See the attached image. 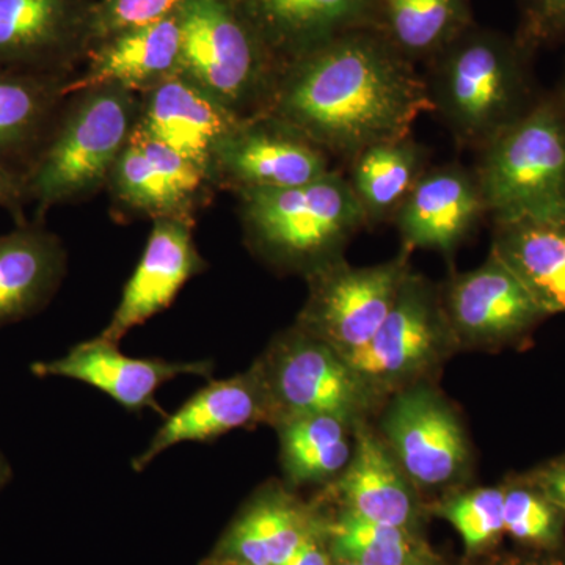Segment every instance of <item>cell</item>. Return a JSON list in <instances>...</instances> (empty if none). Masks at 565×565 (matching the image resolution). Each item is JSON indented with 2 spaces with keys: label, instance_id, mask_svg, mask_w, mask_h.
Listing matches in <instances>:
<instances>
[{
  "label": "cell",
  "instance_id": "2",
  "mask_svg": "<svg viewBox=\"0 0 565 565\" xmlns=\"http://www.w3.org/2000/svg\"><path fill=\"white\" fill-rule=\"evenodd\" d=\"M533 58L515 35L473 24L424 63L433 114L460 148L481 150L533 106Z\"/></svg>",
  "mask_w": 565,
  "mask_h": 565
},
{
  "label": "cell",
  "instance_id": "5",
  "mask_svg": "<svg viewBox=\"0 0 565 565\" xmlns=\"http://www.w3.org/2000/svg\"><path fill=\"white\" fill-rule=\"evenodd\" d=\"M478 152L476 180L493 222L565 215V104L537 96Z\"/></svg>",
  "mask_w": 565,
  "mask_h": 565
},
{
  "label": "cell",
  "instance_id": "1",
  "mask_svg": "<svg viewBox=\"0 0 565 565\" xmlns=\"http://www.w3.org/2000/svg\"><path fill=\"white\" fill-rule=\"evenodd\" d=\"M433 114L414 63L371 29H355L286 65L270 115L345 161L379 141L411 136Z\"/></svg>",
  "mask_w": 565,
  "mask_h": 565
},
{
  "label": "cell",
  "instance_id": "33",
  "mask_svg": "<svg viewBox=\"0 0 565 565\" xmlns=\"http://www.w3.org/2000/svg\"><path fill=\"white\" fill-rule=\"evenodd\" d=\"M182 3L184 0H96L93 43L111 33L170 17Z\"/></svg>",
  "mask_w": 565,
  "mask_h": 565
},
{
  "label": "cell",
  "instance_id": "9",
  "mask_svg": "<svg viewBox=\"0 0 565 565\" xmlns=\"http://www.w3.org/2000/svg\"><path fill=\"white\" fill-rule=\"evenodd\" d=\"M412 273L411 253L356 267L344 256L305 275L308 297L296 326L345 356L363 348L396 302Z\"/></svg>",
  "mask_w": 565,
  "mask_h": 565
},
{
  "label": "cell",
  "instance_id": "18",
  "mask_svg": "<svg viewBox=\"0 0 565 565\" xmlns=\"http://www.w3.org/2000/svg\"><path fill=\"white\" fill-rule=\"evenodd\" d=\"M244 120L178 73L139 95L136 128L191 159L212 180L215 152Z\"/></svg>",
  "mask_w": 565,
  "mask_h": 565
},
{
  "label": "cell",
  "instance_id": "37",
  "mask_svg": "<svg viewBox=\"0 0 565 565\" xmlns=\"http://www.w3.org/2000/svg\"><path fill=\"white\" fill-rule=\"evenodd\" d=\"M326 525L327 520L281 565H337L327 541Z\"/></svg>",
  "mask_w": 565,
  "mask_h": 565
},
{
  "label": "cell",
  "instance_id": "35",
  "mask_svg": "<svg viewBox=\"0 0 565 565\" xmlns=\"http://www.w3.org/2000/svg\"><path fill=\"white\" fill-rule=\"evenodd\" d=\"M525 478L565 512V456L541 465L525 475Z\"/></svg>",
  "mask_w": 565,
  "mask_h": 565
},
{
  "label": "cell",
  "instance_id": "34",
  "mask_svg": "<svg viewBox=\"0 0 565 565\" xmlns=\"http://www.w3.org/2000/svg\"><path fill=\"white\" fill-rule=\"evenodd\" d=\"M514 35L534 55L565 41V0H519Z\"/></svg>",
  "mask_w": 565,
  "mask_h": 565
},
{
  "label": "cell",
  "instance_id": "24",
  "mask_svg": "<svg viewBox=\"0 0 565 565\" xmlns=\"http://www.w3.org/2000/svg\"><path fill=\"white\" fill-rule=\"evenodd\" d=\"M490 252L546 316L565 313V215L493 222Z\"/></svg>",
  "mask_w": 565,
  "mask_h": 565
},
{
  "label": "cell",
  "instance_id": "11",
  "mask_svg": "<svg viewBox=\"0 0 565 565\" xmlns=\"http://www.w3.org/2000/svg\"><path fill=\"white\" fill-rule=\"evenodd\" d=\"M96 0H0V71L73 77L93 43Z\"/></svg>",
  "mask_w": 565,
  "mask_h": 565
},
{
  "label": "cell",
  "instance_id": "13",
  "mask_svg": "<svg viewBox=\"0 0 565 565\" xmlns=\"http://www.w3.org/2000/svg\"><path fill=\"white\" fill-rule=\"evenodd\" d=\"M332 172L330 156L270 115L245 118L212 162L215 188L234 193L299 188Z\"/></svg>",
  "mask_w": 565,
  "mask_h": 565
},
{
  "label": "cell",
  "instance_id": "26",
  "mask_svg": "<svg viewBox=\"0 0 565 565\" xmlns=\"http://www.w3.org/2000/svg\"><path fill=\"white\" fill-rule=\"evenodd\" d=\"M430 167V150L414 136L379 141L349 159L348 181L366 226L393 222Z\"/></svg>",
  "mask_w": 565,
  "mask_h": 565
},
{
  "label": "cell",
  "instance_id": "12",
  "mask_svg": "<svg viewBox=\"0 0 565 565\" xmlns=\"http://www.w3.org/2000/svg\"><path fill=\"white\" fill-rule=\"evenodd\" d=\"M440 294L457 351L514 345L548 318L492 252L478 269L451 275Z\"/></svg>",
  "mask_w": 565,
  "mask_h": 565
},
{
  "label": "cell",
  "instance_id": "43",
  "mask_svg": "<svg viewBox=\"0 0 565 565\" xmlns=\"http://www.w3.org/2000/svg\"><path fill=\"white\" fill-rule=\"evenodd\" d=\"M337 565H353V564L337 563Z\"/></svg>",
  "mask_w": 565,
  "mask_h": 565
},
{
  "label": "cell",
  "instance_id": "25",
  "mask_svg": "<svg viewBox=\"0 0 565 565\" xmlns=\"http://www.w3.org/2000/svg\"><path fill=\"white\" fill-rule=\"evenodd\" d=\"M70 79L0 71V163L28 172L68 99Z\"/></svg>",
  "mask_w": 565,
  "mask_h": 565
},
{
  "label": "cell",
  "instance_id": "42",
  "mask_svg": "<svg viewBox=\"0 0 565 565\" xmlns=\"http://www.w3.org/2000/svg\"><path fill=\"white\" fill-rule=\"evenodd\" d=\"M207 565H233V564L218 563V561L211 559V563Z\"/></svg>",
  "mask_w": 565,
  "mask_h": 565
},
{
  "label": "cell",
  "instance_id": "21",
  "mask_svg": "<svg viewBox=\"0 0 565 565\" xmlns=\"http://www.w3.org/2000/svg\"><path fill=\"white\" fill-rule=\"evenodd\" d=\"M266 396L255 367L225 381H211L193 394L180 411L166 419L150 445L132 462L145 470L167 449L191 441H211L237 429L267 424Z\"/></svg>",
  "mask_w": 565,
  "mask_h": 565
},
{
  "label": "cell",
  "instance_id": "6",
  "mask_svg": "<svg viewBox=\"0 0 565 565\" xmlns=\"http://www.w3.org/2000/svg\"><path fill=\"white\" fill-rule=\"evenodd\" d=\"M181 74L241 118L269 107L281 66L234 0H184Z\"/></svg>",
  "mask_w": 565,
  "mask_h": 565
},
{
  "label": "cell",
  "instance_id": "38",
  "mask_svg": "<svg viewBox=\"0 0 565 565\" xmlns=\"http://www.w3.org/2000/svg\"><path fill=\"white\" fill-rule=\"evenodd\" d=\"M490 565H565V550H533L526 555L498 557Z\"/></svg>",
  "mask_w": 565,
  "mask_h": 565
},
{
  "label": "cell",
  "instance_id": "4",
  "mask_svg": "<svg viewBox=\"0 0 565 565\" xmlns=\"http://www.w3.org/2000/svg\"><path fill=\"white\" fill-rule=\"evenodd\" d=\"M245 243L281 273L308 275L343 256L366 221L348 178L329 172L299 188L237 193Z\"/></svg>",
  "mask_w": 565,
  "mask_h": 565
},
{
  "label": "cell",
  "instance_id": "27",
  "mask_svg": "<svg viewBox=\"0 0 565 565\" xmlns=\"http://www.w3.org/2000/svg\"><path fill=\"white\" fill-rule=\"evenodd\" d=\"M473 24L471 0H371L366 29L416 66Z\"/></svg>",
  "mask_w": 565,
  "mask_h": 565
},
{
  "label": "cell",
  "instance_id": "31",
  "mask_svg": "<svg viewBox=\"0 0 565 565\" xmlns=\"http://www.w3.org/2000/svg\"><path fill=\"white\" fill-rule=\"evenodd\" d=\"M462 537L468 555L489 552L504 534L503 486L452 490L430 508Z\"/></svg>",
  "mask_w": 565,
  "mask_h": 565
},
{
  "label": "cell",
  "instance_id": "39",
  "mask_svg": "<svg viewBox=\"0 0 565 565\" xmlns=\"http://www.w3.org/2000/svg\"><path fill=\"white\" fill-rule=\"evenodd\" d=\"M11 478H13V470H11L10 462L6 459V456L0 452V490L9 486Z\"/></svg>",
  "mask_w": 565,
  "mask_h": 565
},
{
  "label": "cell",
  "instance_id": "23",
  "mask_svg": "<svg viewBox=\"0 0 565 565\" xmlns=\"http://www.w3.org/2000/svg\"><path fill=\"white\" fill-rule=\"evenodd\" d=\"M68 256L43 222H25L0 236V329L47 307L65 278Z\"/></svg>",
  "mask_w": 565,
  "mask_h": 565
},
{
  "label": "cell",
  "instance_id": "19",
  "mask_svg": "<svg viewBox=\"0 0 565 565\" xmlns=\"http://www.w3.org/2000/svg\"><path fill=\"white\" fill-rule=\"evenodd\" d=\"M353 440L351 462L330 484L341 509L373 522L416 531L422 498L384 438L363 422L353 429Z\"/></svg>",
  "mask_w": 565,
  "mask_h": 565
},
{
  "label": "cell",
  "instance_id": "17",
  "mask_svg": "<svg viewBox=\"0 0 565 565\" xmlns=\"http://www.w3.org/2000/svg\"><path fill=\"white\" fill-rule=\"evenodd\" d=\"M181 73L180 14L136 25L95 41L84 65L71 77L66 95L115 85L141 93Z\"/></svg>",
  "mask_w": 565,
  "mask_h": 565
},
{
  "label": "cell",
  "instance_id": "7",
  "mask_svg": "<svg viewBox=\"0 0 565 565\" xmlns=\"http://www.w3.org/2000/svg\"><path fill=\"white\" fill-rule=\"evenodd\" d=\"M266 396L269 426L303 415H333L353 427L382 404L341 353L294 323L252 364Z\"/></svg>",
  "mask_w": 565,
  "mask_h": 565
},
{
  "label": "cell",
  "instance_id": "36",
  "mask_svg": "<svg viewBox=\"0 0 565 565\" xmlns=\"http://www.w3.org/2000/svg\"><path fill=\"white\" fill-rule=\"evenodd\" d=\"M29 204L24 174L0 163V207L13 215L17 225L25 223L24 210Z\"/></svg>",
  "mask_w": 565,
  "mask_h": 565
},
{
  "label": "cell",
  "instance_id": "40",
  "mask_svg": "<svg viewBox=\"0 0 565 565\" xmlns=\"http://www.w3.org/2000/svg\"><path fill=\"white\" fill-rule=\"evenodd\" d=\"M407 565H445L441 563L440 557L437 555H434L433 552H430L429 548L426 550V552H423L422 555L418 557H415L412 563H408Z\"/></svg>",
  "mask_w": 565,
  "mask_h": 565
},
{
  "label": "cell",
  "instance_id": "32",
  "mask_svg": "<svg viewBox=\"0 0 565 565\" xmlns=\"http://www.w3.org/2000/svg\"><path fill=\"white\" fill-rule=\"evenodd\" d=\"M504 534L531 550L563 548L565 512L525 476L505 482Z\"/></svg>",
  "mask_w": 565,
  "mask_h": 565
},
{
  "label": "cell",
  "instance_id": "10",
  "mask_svg": "<svg viewBox=\"0 0 565 565\" xmlns=\"http://www.w3.org/2000/svg\"><path fill=\"white\" fill-rule=\"evenodd\" d=\"M379 434L418 492L457 490L471 470L462 419L429 382L401 390L381 408Z\"/></svg>",
  "mask_w": 565,
  "mask_h": 565
},
{
  "label": "cell",
  "instance_id": "20",
  "mask_svg": "<svg viewBox=\"0 0 565 565\" xmlns=\"http://www.w3.org/2000/svg\"><path fill=\"white\" fill-rule=\"evenodd\" d=\"M326 523L313 505L273 482L234 520L212 559L233 565H281Z\"/></svg>",
  "mask_w": 565,
  "mask_h": 565
},
{
  "label": "cell",
  "instance_id": "14",
  "mask_svg": "<svg viewBox=\"0 0 565 565\" xmlns=\"http://www.w3.org/2000/svg\"><path fill=\"white\" fill-rule=\"evenodd\" d=\"M486 217L489 212L473 169L449 162L429 167L392 223L403 250L424 248L452 256Z\"/></svg>",
  "mask_w": 565,
  "mask_h": 565
},
{
  "label": "cell",
  "instance_id": "29",
  "mask_svg": "<svg viewBox=\"0 0 565 565\" xmlns=\"http://www.w3.org/2000/svg\"><path fill=\"white\" fill-rule=\"evenodd\" d=\"M326 533L337 563L407 565L429 548L416 531L373 522L345 509L327 520Z\"/></svg>",
  "mask_w": 565,
  "mask_h": 565
},
{
  "label": "cell",
  "instance_id": "41",
  "mask_svg": "<svg viewBox=\"0 0 565 565\" xmlns=\"http://www.w3.org/2000/svg\"><path fill=\"white\" fill-rule=\"evenodd\" d=\"M557 95H559V98L563 99V103L565 104V70L563 74V79L559 82V87L555 90Z\"/></svg>",
  "mask_w": 565,
  "mask_h": 565
},
{
  "label": "cell",
  "instance_id": "16",
  "mask_svg": "<svg viewBox=\"0 0 565 565\" xmlns=\"http://www.w3.org/2000/svg\"><path fill=\"white\" fill-rule=\"evenodd\" d=\"M31 370L36 377L73 379L95 386L129 412H141L143 408L162 412L156 403V392L163 384L181 375L210 377L214 364L132 359L120 352L118 344L96 337L74 345L61 359L33 363Z\"/></svg>",
  "mask_w": 565,
  "mask_h": 565
},
{
  "label": "cell",
  "instance_id": "30",
  "mask_svg": "<svg viewBox=\"0 0 565 565\" xmlns=\"http://www.w3.org/2000/svg\"><path fill=\"white\" fill-rule=\"evenodd\" d=\"M106 189L115 214L122 218H184L161 172L132 134L115 162Z\"/></svg>",
  "mask_w": 565,
  "mask_h": 565
},
{
  "label": "cell",
  "instance_id": "8",
  "mask_svg": "<svg viewBox=\"0 0 565 565\" xmlns=\"http://www.w3.org/2000/svg\"><path fill=\"white\" fill-rule=\"evenodd\" d=\"M455 351L440 286L412 270L374 337L344 359L384 405L401 390L426 382Z\"/></svg>",
  "mask_w": 565,
  "mask_h": 565
},
{
  "label": "cell",
  "instance_id": "15",
  "mask_svg": "<svg viewBox=\"0 0 565 565\" xmlns=\"http://www.w3.org/2000/svg\"><path fill=\"white\" fill-rule=\"evenodd\" d=\"M195 222L156 218L132 277L122 289L120 303L99 337L114 344L132 329L169 308L178 292L207 264L193 239Z\"/></svg>",
  "mask_w": 565,
  "mask_h": 565
},
{
  "label": "cell",
  "instance_id": "28",
  "mask_svg": "<svg viewBox=\"0 0 565 565\" xmlns=\"http://www.w3.org/2000/svg\"><path fill=\"white\" fill-rule=\"evenodd\" d=\"M274 429L280 438L281 467L289 484H332L351 462L355 427L338 416H294Z\"/></svg>",
  "mask_w": 565,
  "mask_h": 565
},
{
  "label": "cell",
  "instance_id": "22",
  "mask_svg": "<svg viewBox=\"0 0 565 565\" xmlns=\"http://www.w3.org/2000/svg\"><path fill=\"white\" fill-rule=\"evenodd\" d=\"M285 68L322 44L366 29L371 0H234Z\"/></svg>",
  "mask_w": 565,
  "mask_h": 565
},
{
  "label": "cell",
  "instance_id": "3",
  "mask_svg": "<svg viewBox=\"0 0 565 565\" xmlns=\"http://www.w3.org/2000/svg\"><path fill=\"white\" fill-rule=\"evenodd\" d=\"M139 95L115 85L68 96L43 147L24 173L36 222L61 204L79 203L107 188L134 131Z\"/></svg>",
  "mask_w": 565,
  "mask_h": 565
}]
</instances>
